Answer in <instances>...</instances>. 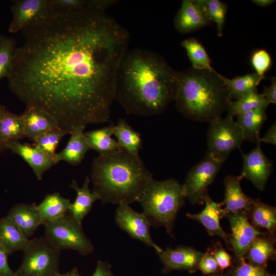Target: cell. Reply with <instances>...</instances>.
Here are the masks:
<instances>
[{"label":"cell","mask_w":276,"mask_h":276,"mask_svg":"<svg viewBox=\"0 0 276 276\" xmlns=\"http://www.w3.org/2000/svg\"><path fill=\"white\" fill-rule=\"evenodd\" d=\"M203 9L193 0H183L176 13L174 26L179 34H187L212 24Z\"/></svg>","instance_id":"15"},{"label":"cell","mask_w":276,"mask_h":276,"mask_svg":"<svg viewBox=\"0 0 276 276\" xmlns=\"http://www.w3.org/2000/svg\"><path fill=\"white\" fill-rule=\"evenodd\" d=\"M113 125L88 131L84 133L90 149L99 154L111 152L121 149L117 141L112 138Z\"/></svg>","instance_id":"29"},{"label":"cell","mask_w":276,"mask_h":276,"mask_svg":"<svg viewBox=\"0 0 276 276\" xmlns=\"http://www.w3.org/2000/svg\"><path fill=\"white\" fill-rule=\"evenodd\" d=\"M51 0H17L11 6L12 19L9 32L23 31L44 18L52 9Z\"/></svg>","instance_id":"11"},{"label":"cell","mask_w":276,"mask_h":276,"mask_svg":"<svg viewBox=\"0 0 276 276\" xmlns=\"http://www.w3.org/2000/svg\"><path fill=\"white\" fill-rule=\"evenodd\" d=\"M44 238L59 250L73 249L83 256L92 253L91 241L68 213L64 216L44 224Z\"/></svg>","instance_id":"7"},{"label":"cell","mask_w":276,"mask_h":276,"mask_svg":"<svg viewBox=\"0 0 276 276\" xmlns=\"http://www.w3.org/2000/svg\"><path fill=\"white\" fill-rule=\"evenodd\" d=\"M251 63L255 73L261 76L270 69L272 60L269 54L265 50L255 51L251 57Z\"/></svg>","instance_id":"38"},{"label":"cell","mask_w":276,"mask_h":276,"mask_svg":"<svg viewBox=\"0 0 276 276\" xmlns=\"http://www.w3.org/2000/svg\"><path fill=\"white\" fill-rule=\"evenodd\" d=\"M212 250L219 270L223 271L231 265L232 257L224 249L220 242L216 243Z\"/></svg>","instance_id":"40"},{"label":"cell","mask_w":276,"mask_h":276,"mask_svg":"<svg viewBox=\"0 0 276 276\" xmlns=\"http://www.w3.org/2000/svg\"><path fill=\"white\" fill-rule=\"evenodd\" d=\"M174 101L184 117L210 123L227 111L232 100L223 76L214 70L191 67L178 71Z\"/></svg>","instance_id":"4"},{"label":"cell","mask_w":276,"mask_h":276,"mask_svg":"<svg viewBox=\"0 0 276 276\" xmlns=\"http://www.w3.org/2000/svg\"><path fill=\"white\" fill-rule=\"evenodd\" d=\"M52 7L54 8L75 10L86 7V0H51Z\"/></svg>","instance_id":"41"},{"label":"cell","mask_w":276,"mask_h":276,"mask_svg":"<svg viewBox=\"0 0 276 276\" xmlns=\"http://www.w3.org/2000/svg\"><path fill=\"white\" fill-rule=\"evenodd\" d=\"M247 154L241 152L243 158L242 174L258 189L263 191L272 172V162L265 155L261 143Z\"/></svg>","instance_id":"13"},{"label":"cell","mask_w":276,"mask_h":276,"mask_svg":"<svg viewBox=\"0 0 276 276\" xmlns=\"http://www.w3.org/2000/svg\"><path fill=\"white\" fill-rule=\"evenodd\" d=\"M86 126H77L71 130V136L65 148L54 157L55 164L65 161L76 166L81 163L87 152L90 150L84 134Z\"/></svg>","instance_id":"21"},{"label":"cell","mask_w":276,"mask_h":276,"mask_svg":"<svg viewBox=\"0 0 276 276\" xmlns=\"http://www.w3.org/2000/svg\"><path fill=\"white\" fill-rule=\"evenodd\" d=\"M28 239L43 222L35 203H17L7 215Z\"/></svg>","instance_id":"20"},{"label":"cell","mask_w":276,"mask_h":276,"mask_svg":"<svg viewBox=\"0 0 276 276\" xmlns=\"http://www.w3.org/2000/svg\"><path fill=\"white\" fill-rule=\"evenodd\" d=\"M5 144L7 149L20 156L29 165L38 180H41L44 173L56 165L53 157L33 146L18 141Z\"/></svg>","instance_id":"16"},{"label":"cell","mask_w":276,"mask_h":276,"mask_svg":"<svg viewBox=\"0 0 276 276\" xmlns=\"http://www.w3.org/2000/svg\"><path fill=\"white\" fill-rule=\"evenodd\" d=\"M71 201L56 192L47 194L37 207L43 225L56 220L68 213Z\"/></svg>","instance_id":"27"},{"label":"cell","mask_w":276,"mask_h":276,"mask_svg":"<svg viewBox=\"0 0 276 276\" xmlns=\"http://www.w3.org/2000/svg\"><path fill=\"white\" fill-rule=\"evenodd\" d=\"M113 135L121 149L133 155L139 156L143 141L139 132L135 130L124 119L118 120L113 125Z\"/></svg>","instance_id":"28"},{"label":"cell","mask_w":276,"mask_h":276,"mask_svg":"<svg viewBox=\"0 0 276 276\" xmlns=\"http://www.w3.org/2000/svg\"><path fill=\"white\" fill-rule=\"evenodd\" d=\"M7 111L5 107L0 104V122Z\"/></svg>","instance_id":"49"},{"label":"cell","mask_w":276,"mask_h":276,"mask_svg":"<svg viewBox=\"0 0 276 276\" xmlns=\"http://www.w3.org/2000/svg\"><path fill=\"white\" fill-rule=\"evenodd\" d=\"M58 276H81L77 267H74L65 273H60Z\"/></svg>","instance_id":"48"},{"label":"cell","mask_w":276,"mask_h":276,"mask_svg":"<svg viewBox=\"0 0 276 276\" xmlns=\"http://www.w3.org/2000/svg\"><path fill=\"white\" fill-rule=\"evenodd\" d=\"M70 132L71 130L61 127L50 130L34 141L33 146L54 158L61 140Z\"/></svg>","instance_id":"35"},{"label":"cell","mask_w":276,"mask_h":276,"mask_svg":"<svg viewBox=\"0 0 276 276\" xmlns=\"http://www.w3.org/2000/svg\"><path fill=\"white\" fill-rule=\"evenodd\" d=\"M251 2L255 5L261 7H266L272 5L275 1L274 0H252Z\"/></svg>","instance_id":"47"},{"label":"cell","mask_w":276,"mask_h":276,"mask_svg":"<svg viewBox=\"0 0 276 276\" xmlns=\"http://www.w3.org/2000/svg\"><path fill=\"white\" fill-rule=\"evenodd\" d=\"M152 174L140 156L122 149L99 154L93 161L90 182L102 204L138 201Z\"/></svg>","instance_id":"3"},{"label":"cell","mask_w":276,"mask_h":276,"mask_svg":"<svg viewBox=\"0 0 276 276\" xmlns=\"http://www.w3.org/2000/svg\"><path fill=\"white\" fill-rule=\"evenodd\" d=\"M7 257L8 254L0 245V276H15L9 266Z\"/></svg>","instance_id":"44"},{"label":"cell","mask_w":276,"mask_h":276,"mask_svg":"<svg viewBox=\"0 0 276 276\" xmlns=\"http://www.w3.org/2000/svg\"><path fill=\"white\" fill-rule=\"evenodd\" d=\"M193 1L203 9L208 18L216 24L217 35L222 36L227 10V5L219 0Z\"/></svg>","instance_id":"34"},{"label":"cell","mask_w":276,"mask_h":276,"mask_svg":"<svg viewBox=\"0 0 276 276\" xmlns=\"http://www.w3.org/2000/svg\"><path fill=\"white\" fill-rule=\"evenodd\" d=\"M17 48L14 38L0 35V81L7 77Z\"/></svg>","instance_id":"36"},{"label":"cell","mask_w":276,"mask_h":276,"mask_svg":"<svg viewBox=\"0 0 276 276\" xmlns=\"http://www.w3.org/2000/svg\"><path fill=\"white\" fill-rule=\"evenodd\" d=\"M91 276H113L110 265L105 262L99 260Z\"/></svg>","instance_id":"45"},{"label":"cell","mask_w":276,"mask_h":276,"mask_svg":"<svg viewBox=\"0 0 276 276\" xmlns=\"http://www.w3.org/2000/svg\"><path fill=\"white\" fill-rule=\"evenodd\" d=\"M207 153L224 163L231 153L245 141L243 132L233 117L217 118L210 123L207 132Z\"/></svg>","instance_id":"8"},{"label":"cell","mask_w":276,"mask_h":276,"mask_svg":"<svg viewBox=\"0 0 276 276\" xmlns=\"http://www.w3.org/2000/svg\"><path fill=\"white\" fill-rule=\"evenodd\" d=\"M223 163L206 154L188 173L182 185L186 198L193 204H203L209 195L208 187L214 181Z\"/></svg>","instance_id":"9"},{"label":"cell","mask_w":276,"mask_h":276,"mask_svg":"<svg viewBox=\"0 0 276 276\" xmlns=\"http://www.w3.org/2000/svg\"><path fill=\"white\" fill-rule=\"evenodd\" d=\"M231 234L228 242L237 261L244 258L249 247L256 238L265 233L254 227L244 212L229 213L226 215Z\"/></svg>","instance_id":"12"},{"label":"cell","mask_w":276,"mask_h":276,"mask_svg":"<svg viewBox=\"0 0 276 276\" xmlns=\"http://www.w3.org/2000/svg\"><path fill=\"white\" fill-rule=\"evenodd\" d=\"M22 33L7 77L16 96L69 130L108 121L129 31L105 12L53 7Z\"/></svg>","instance_id":"1"},{"label":"cell","mask_w":276,"mask_h":276,"mask_svg":"<svg viewBox=\"0 0 276 276\" xmlns=\"http://www.w3.org/2000/svg\"><path fill=\"white\" fill-rule=\"evenodd\" d=\"M177 72L157 52L128 49L117 71L114 101L128 114H162L174 101Z\"/></svg>","instance_id":"2"},{"label":"cell","mask_w":276,"mask_h":276,"mask_svg":"<svg viewBox=\"0 0 276 276\" xmlns=\"http://www.w3.org/2000/svg\"><path fill=\"white\" fill-rule=\"evenodd\" d=\"M275 237L266 233L256 238L247 249L244 259L255 265L266 268L276 254Z\"/></svg>","instance_id":"24"},{"label":"cell","mask_w":276,"mask_h":276,"mask_svg":"<svg viewBox=\"0 0 276 276\" xmlns=\"http://www.w3.org/2000/svg\"><path fill=\"white\" fill-rule=\"evenodd\" d=\"M118 2L117 0H86V8L100 12L105 10Z\"/></svg>","instance_id":"42"},{"label":"cell","mask_w":276,"mask_h":276,"mask_svg":"<svg viewBox=\"0 0 276 276\" xmlns=\"http://www.w3.org/2000/svg\"><path fill=\"white\" fill-rule=\"evenodd\" d=\"M238 264L233 271L232 276H273L266 268L246 262L244 258L238 261Z\"/></svg>","instance_id":"37"},{"label":"cell","mask_w":276,"mask_h":276,"mask_svg":"<svg viewBox=\"0 0 276 276\" xmlns=\"http://www.w3.org/2000/svg\"><path fill=\"white\" fill-rule=\"evenodd\" d=\"M90 180L87 176L81 187H79L77 181L72 180L70 187L76 192V198L73 202L71 203L68 213L74 220L82 226L83 219L90 212L94 203L100 200L99 195L89 189Z\"/></svg>","instance_id":"22"},{"label":"cell","mask_w":276,"mask_h":276,"mask_svg":"<svg viewBox=\"0 0 276 276\" xmlns=\"http://www.w3.org/2000/svg\"><path fill=\"white\" fill-rule=\"evenodd\" d=\"M269 105L262 95L256 90L238 99L232 100L227 110V115L234 118L262 107H268Z\"/></svg>","instance_id":"32"},{"label":"cell","mask_w":276,"mask_h":276,"mask_svg":"<svg viewBox=\"0 0 276 276\" xmlns=\"http://www.w3.org/2000/svg\"><path fill=\"white\" fill-rule=\"evenodd\" d=\"M181 44L185 49L192 63V67L197 70H213L211 60L204 47L193 37L183 40Z\"/></svg>","instance_id":"33"},{"label":"cell","mask_w":276,"mask_h":276,"mask_svg":"<svg viewBox=\"0 0 276 276\" xmlns=\"http://www.w3.org/2000/svg\"><path fill=\"white\" fill-rule=\"evenodd\" d=\"M20 116L24 121L26 137L33 142L48 131L60 127L51 114L35 106H26Z\"/></svg>","instance_id":"19"},{"label":"cell","mask_w":276,"mask_h":276,"mask_svg":"<svg viewBox=\"0 0 276 276\" xmlns=\"http://www.w3.org/2000/svg\"><path fill=\"white\" fill-rule=\"evenodd\" d=\"M204 253L191 246L180 245L175 248H167L158 255L163 265V272L177 270L193 273L197 269Z\"/></svg>","instance_id":"14"},{"label":"cell","mask_w":276,"mask_h":276,"mask_svg":"<svg viewBox=\"0 0 276 276\" xmlns=\"http://www.w3.org/2000/svg\"><path fill=\"white\" fill-rule=\"evenodd\" d=\"M251 206L246 214L250 223L259 230L263 228L271 236L276 231V208L263 202L259 198L250 197Z\"/></svg>","instance_id":"23"},{"label":"cell","mask_w":276,"mask_h":276,"mask_svg":"<svg viewBox=\"0 0 276 276\" xmlns=\"http://www.w3.org/2000/svg\"><path fill=\"white\" fill-rule=\"evenodd\" d=\"M199 269L204 275L217 273L219 268L214 257L213 250L208 248L200 259L197 266Z\"/></svg>","instance_id":"39"},{"label":"cell","mask_w":276,"mask_h":276,"mask_svg":"<svg viewBox=\"0 0 276 276\" xmlns=\"http://www.w3.org/2000/svg\"><path fill=\"white\" fill-rule=\"evenodd\" d=\"M244 178L241 173L240 175H228L224 179V198L220 204L224 206L226 215L240 212L247 214L250 209V197L244 193L240 185Z\"/></svg>","instance_id":"18"},{"label":"cell","mask_w":276,"mask_h":276,"mask_svg":"<svg viewBox=\"0 0 276 276\" xmlns=\"http://www.w3.org/2000/svg\"><path fill=\"white\" fill-rule=\"evenodd\" d=\"M15 276H58L60 250L44 237L31 239Z\"/></svg>","instance_id":"6"},{"label":"cell","mask_w":276,"mask_h":276,"mask_svg":"<svg viewBox=\"0 0 276 276\" xmlns=\"http://www.w3.org/2000/svg\"><path fill=\"white\" fill-rule=\"evenodd\" d=\"M7 150L6 144L0 142V153L3 152L4 151Z\"/></svg>","instance_id":"50"},{"label":"cell","mask_w":276,"mask_h":276,"mask_svg":"<svg viewBox=\"0 0 276 276\" xmlns=\"http://www.w3.org/2000/svg\"><path fill=\"white\" fill-rule=\"evenodd\" d=\"M186 199L182 186L176 180L169 178L149 182L139 202L151 226H163L173 238V230L177 214Z\"/></svg>","instance_id":"5"},{"label":"cell","mask_w":276,"mask_h":276,"mask_svg":"<svg viewBox=\"0 0 276 276\" xmlns=\"http://www.w3.org/2000/svg\"><path fill=\"white\" fill-rule=\"evenodd\" d=\"M258 142L276 145V125L273 124L267 131L265 135L260 137Z\"/></svg>","instance_id":"46"},{"label":"cell","mask_w":276,"mask_h":276,"mask_svg":"<svg viewBox=\"0 0 276 276\" xmlns=\"http://www.w3.org/2000/svg\"><path fill=\"white\" fill-rule=\"evenodd\" d=\"M25 137V125L21 116L7 111L0 122V142L5 143Z\"/></svg>","instance_id":"31"},{"label":"cell","mask_w":276,"mask_h":276,"mask_svg":"<svg viewBox=\"0 0 276 276\" xmlns=\"http://www.w3.org/2000/svg\"><path fill=\"white\" fill-rule=\"evenodd\" d=\"M209 276H224L222 274H219V273H215V274H211V275H209Z\"/></svg>","instance_id":"51"},{"label":"cell","mask_w":276,"mask_h":276,"mask_svg":"<svg viewBox=\"0 0 276 276\" xmlns=\"http://www.w3.org/2000/svg\"><path fill=\"white\" fill-rule=\"evenodd\" d=\"M267 107H262L237 116L236 123L242 129L244 140L257 143L260 130L267 119Z\"/></svg>","instance_id":"26"},{"label":"cell","mask_w":276,"mask_h":276,"mask_svg":"<svg viewBox=\"0 0 276 276\" xmlns=\"http://www.w3.org/2000/svg\"><path fill=\"white\" fill-rule=\"evenodd\" d=\"M204 204V208L200 212L187 213V217L200 223L210 236H219L227 244L230 234L223 231L220 223V220L226 216L223 208L220 203L214 201L210 195L206 197Z\"/></svg>","instance_id":"17"},{"label":"cell","mask_w":276,"mask_h":276,"mask_svg":"<svg viewBox=\"0 0 276 276\" xmlns=\"http://www.w3.org/2000/svg\"><path fill=\"white\" fill-rule=\"evenodd\" d=\"M265 76H261L256 73L243 76H238L233 79L223 76L229 96L232 100H237L252 91L258 90L257 86Z\"/></svg>","instance_id":"30"},{"label":"cell","mask_w":276,"mask_h":276,"mask_svg":"<svg viewBox=\"0 0 276 276\" xmlns=\"http://www.w3.org/2000/svg\"><path fill=\"white\" fill-rule=\"evenodd\" d=\"M30 241L7 216L0 219V245L8 255L23 251Z\"/></svg>","instance_id":"25"},{"label":"cell","mask_w":276,"mask_h":276,"mask_svg":"<svg viewBox=\"0 0 276 276\" xmlns=\"http://www.w3.org/2000/svg\"><path fill=\"white\" fill-rule=\"evenodd\" d=\"M270 85L268 86H264L262 96L266 99L269 104H276V78L272 77L269 78Z\"/></svg>","instance_id":"43"},{"label":"cell","mask_w":276,"mask_h":276,"mask_svg":"<svg viewBox=\"0 0 276 276\" xmlns=\"http://www.w3.org/2000/svg\"><path fill=\"white\" fill-rule=\"evenodd\" d=\"M115 220L119 227L132 238L153 248L157 254L163 250L152 239L151 225L143 212L134 211L128 204H119L116 210Z\"/></svg>","instance_id":"10"}]
</instances>
